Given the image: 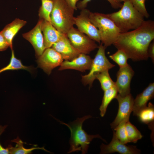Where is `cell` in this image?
<instances>
[{"label":"cell","mask_w":154,"mask_h":154,"mask_svg":"<svg viewBox=\"0 0 154 154\" xmlns=\"http://www.w3.org/2000/svg\"><path fill=\"white\" fill-rule=\"evenodd\" d=\"M90 11L85 8L81 10L80 14L74 17V25L78 29L91 39L99 43L101 38L98 29L91 21L89 15Z\"/></svg>","instance_id":"cell-8"},{"label":"cell","mask_w":154,"mask_h":154,"mask_svg":"<svg viewBox=\"0 0 154 154\" xmlns=\"http://www.w3.org/2000/svg\"><path fill=\"white\" fill-rule=\"evenodd\" d=\"M96 79L99 81L104 91L115 86V82L111 78L108 70H104L98 74L96 76Z\"/></svg>","instance_id":"cell-24"},{"label":"cell","mask_w":154,"mask_h":154,"mask_svg":"<svg viewBox=\"0 0 154 154\" xmlns=\"http://www.w3.org/2000/svg\"><path fill=\"white\" fill-rule=\"evenodd\" d=\"M104 94L99 109L100 115L102 117L105 115L108 106L111 101L116 98L118 92L115 86L104 91Z\"/></svg>","instance_id":"cell-20"},{"label":"cell","mask_w":154,"mask_h":154,"mask_svg":"<svg viewBox=\"0 0 154 154\" xmlns=\"http://www.w3.org/2000/svg\"><path fill=\"white\" fill-rule=\"evenodd\" d=\"M154 39V21L150 20L136 29L120 33L113 44L133 61L146 60L149 46Z\"/></svg>","instance_id":"cell-1"},{"label":"cell","mask_w":154,"mask_h":154,"mask_svg":"<svg viewBox=\"0 0 154 154\" xmlns=\"http://www.w3.org/2000/svg\"><path fill=\"white\" fill-rule=\"evenodd\" d=\"M128 121L125 120L121 122L114 130L117 139L122 143L125 144L129 143L125 127L126 123Z\"/></svg>","instance_id":"cell-27"},{"label":"cell","mask_w":154,"mask_h":154,"mask_svg":"<svg viewBox=\"0 0 154 154\" xmlns=\"http://www.w3.org/2000/svg\"><path fill=\"white\" fill-rule=\"evenodd\" d=\"M89 17L98 30L101 43L106 48L113 44L120 32L107 14L90 12Z\"/></svg>","instance_id":"cell-5"},{"label":"cell","mask_w":154,"mask_h":154,"mask_svg":"<svg viewBox=\"0 0 154 154\" xmlns=\"http://www.w3.org/2000/svg\"><path fill=\"white\" fill-rule=\"evenodd\" d=\"M134 74V72L129 64L124 67L119 68L116 74L115 86L119 94L125 96L130 94V84Z\"/></svg>","instance_id":"cell-11"},{"label":"cell","mask_w":154,"mask_h":154,"mask_svg":"<svg viewBox=\"0 0 154 154\" xmlns=\"http://www.w3.org/2000/svg\"><path fill=\"white\" fill-rule=\"evenodd\" d=\"M51 0L54 1V0Z\"/></svg>","instance_id":"cell-36"},{"label":"cell","mask_w":154,"mask_h":154,"mask_svg":"<svg viewBox=\"0 0 154 154\" xmlns=\"http://www.w3.org/2000/svg\"><path fill=\"white\" fill-rule=\"evenodd\" d=\"M66 35L72 45L81 53L88 54L99 47L95 41L73 27Z\"/></svg>","instance_id":"cell-7"},{"label":"cell","mask_w":154,"mask_h":154,"mask_svg":"<svg viewBox=\"0 0 154 154\" xmlns=\"http://www.w3.org/2000/svg\"><path fill=\"white\" fill-rule=\"evenodd\" d=\"M9 45L3 36L1 32H0V51L6 50Z\"/></svg>","instance_id":"cell-30"},{"label":"cell","mask_w":154,"mask_h":154,"mask_svg":"<svg viewBox=\"0 0 154 154\" xmlns=\"http://www.w3.org/2000/svg\"><path fill=\"white\" fill-rule=\"evenodd\" d=\"M7 127V125H5L4 126L2 125L0 126V135L5 131ZM9 154V153L8 147L6 148L3 147L0 143V154Z\"/></svg>","instance_id":"cell-31"},{"label":"cell","mask_w":154,"mask_h":154,"mask_svg":"<svg viewBox=\"0 0 154 154\" xmlns=\"http://www.w3.org/2000/svg\"><path fill=\"white\" fill-rule=\"evenodd\" d=\"M91 0H82L79 1L76 4V6L77 9L81 10L86 8L88 2ZM106 0L109 2L113 8L117 9L121 8L122 6V4L121 3L117 2L115 0Z\"/></svg>","instance_id":"cell-29"},{"label":"cell","mask_w":154,"mask_h":154,"mask_svg":"<svg viewBox=\"0 0 154 154\" xmlns=\"http://www.w3.org/2000/svg\"><path fill=\"white\" fill-rule=\"evenodd\" d=\"M91 117L89 115L86 116L78 118L68 123L58 120L61 124L67 126L70 131L71 136L69 140L70 147L68 153L78 151H81L83 154L87 153L90 142L94 138H100L106 142L99 135H89L83 129V122L85 120Z\"/></svg>","instance_id":"cell-2"},{"label":"cell","mask_w":154,"mask_h":154,"mask_svg":"<svg viewBox=\"0 0 154 154\" xmlns=\"http://www.w3.org/2000/svg\"><path fill=\"white\" fill-rule=\"evenodd\" d=\"M12 142L16 143L15 147H13L11 145L7 147L11 154H31L32 151L36 149H40L44 151L50 152L46 149L44 147H35L29 149L25 148L23 145L24 143L17 137L16 139L11 141Z\"/></svg>","instance_id":"cell-19"},{"label":"cell","mask_w":154,"mask_h":154,"mask_svg":"<svg viewBox=\"0 0 154 154\" xmlns=\"http://www.w3.org/2000/svg\"><path fill=\"white\" fill-rule=\"evenodd\" d=\"M52 47L65 60H71L81 53L72 45L66 34L54 44Z\"/></svg>","instance_id":"cell-14"},{"label":"cell","mask_w":154,"mask_h":154,"mask_svg":"<svg viewBox=\"0 0 154 154\" xmlns=\"http://www.w3.org/2000/svg\"><path fill=\"white\" fill-rule=\"evenodd\" d=\"M79 0H76L77 2Z\"/></svg>","instance_id":"cell-35"},{"label":"cell","mask_w":154,"mask_h":154,"mask_svg":"<svg viewBox=\"0 0 154 154\" xmlns=\"http://www.w3.org/2000/svg\"><path fill=\"white\" fill-rule=\"evenodd\" d=\"M112 139L108 145L102 143L100 146V154H106L118 152L121 154H139L140 151L135 146L126 145L120 141L113 130Z\"/></svg>","instance_id":"cell-12"},{"label":"cell","mask_w":154,"mask_h":154,"mask_svg":"<svg viewBox=\"0 0 154 154\" xmlns=\"http://www.w3.org/2000/svg\"><path fill=\"white\" fill-rule=\"evenodd\" d=\"M125 127L129 142L136 143L142 137L140 132L129 120L126 123Z\"/></svg>","instance_id":"cell-25"},{"label":"cell","mask_w":154,"mask_h":154,"mask_svg":"<svg viewBox=\"0 0 154 154\" xmlns=\"http://www.w3.org/2000/svg\"><path fill=\"white\" fill-rule=\"evenodd\" d=\"M116 98L118 102L119 108L117 115L110 124L111 128L114 130L121 122L129 120L131 113L133 111L134 100L131 94L123 97L118 94Z\"/></svg>","instance_id":"cell-10"},{"label":"cell","mask_w":154,"mask_h":154,"mask_svg":"<svg viewBox=\"0 0 154 154\" xmlns=\"http://www.w3.org/2000/svg\"><path fill=\"white\" fill-rule=\"evenodd\" d=\"M11 51V56L10 62L6 66L0 69V74L8 70L24 69L29 71H31V67L23 65L21 60L15 57L13 50H12Z\"/></svg>","instance_id":"cell-22"},{"label":"cell","mask_w":154,"mask_h":154,"mask_svg":"<svg viewBox=\"0 0 154 154\" xmlns=\"http://www.w3.org/2000/svg\"><path fill=\"white\" fill-rule=\"evenodd\" d=\"M41 29L45 49L50 48L65 34L58 31L51 22L43 19L41 23Z\"/></svg>","instance_id":"cell-16"},{"label":"cell","mask_w":154,"mask_h":154,"mask_svg":"<svg viewBox=\"0 0 154 154\" xmlns=\"http://www.w3.org/2000/svg\"><path fill=\"white\" fill-rule=\"evenodd\" d=\"M26 23V21L16 18L7 25L1 31L9 43L11 50L13 49V40L14 37Z\"/></svg>","instance_id":"cell-18"},{"label":"cell","mask_w":154,"mask_h":154,"mask_svg":"<svg viewBox=\"0 0 154 154\" xmlns=\"http://www.w3.org/2000/svg\"><path fill=\"white\" fill-rule=\"evenodd\" d=\"M42 19H40L35 27L29 31L23 34L24 38L29 42L34 47L36 56L38 58L46 49L41 29Z\"/></svg>","instance_id":"cell-13"},{"label":"cell","mask_w":154,"mask_h":154,"mask_svg":"<svg viewBox=\"0 0 154 154\" xmlns=\"http://www.w3.org/2000/svg\"><path fill=\"white\" fill-rule=\"evenodd\" d=\"M154 96V83H151L134 99L132 111L133 115L136 116L139 112L147 106L148 101L153 99Z\"/></svg>","instance_id":"cell-17"},{"label":"cell","mask_w":154,"mask_h":154,"mask_svg":"<svg viewBox=\"0 0 154 154\" xmlns=\"http://www.w3.org/2000/svg\"><path fill=\"white\" fill-rule=\"evenodd\" d=\"M115 0L117 2L121 3V2H124V1L127 0Z\"/></svg>","instance_id":"cell-34"},{"label":"cell","mask_w":154,"mask_h":154,"mask_svg":"<svg viewBox=\"0 0 154 154\" xmlns=\"http://www.w3.org/2000/svg\"><path fill=\"white\" fill-rule=\"evenodd\" d=\"M106 48L101 43L98 48V50L93 60L89 73L82 75V80L85 85L92 86L93 82L96 79V76L99 73L105 70H108L115 66L111 63L106 57L105 50Z\"/></svg>","instance_id":"cell-6"},{"label":"cell","mask_w":154,"mask_h":154,"mask_svg":"<svg viewBox=\"0 0 154 154\" xmlns=\"http://www.w3.org/2000/svg\"><path fill=\"white\" fill-rule=\"evenodd\" d=\"M41 1V5L39 8L38 13L40 19L51 22L50 15L53 9L54 1Z\"/></svg>","instance_id":"cell-23"},{"label":"cell","mask_w":154,"mask_h":154,"mask_svg":"<svg viewBox=\"0 0 154 154\" xmlns=\"http://www.w3.org/2000/svg\"><path fill=\"white\" fill-rule=\"evenodd\" d=\"M107 15L118 28L120 33L137 28L145 21L144 17L133 7L129 0L123 2L119 11Z\"/></svg>","instance_id":"cell-3"},{"label":"cell","mask_w":154,"mask_h":154,"mask_svg":"<svg viewBox=\"0 0 154 154\" xmlns=\"http://www.w3.org/2000/svg\"><path fill=\"white\" fill-rule=\"evenodd\" d=\"M147 54L149 57H150L153 62H154V42L150 44L147 50Z\"/></svg>","instance_id":"cell-32"},{"label":"cell","mask_w":154,"mask_h":154,"mask_svg":"<svg viewBox=\"0 0 154 154\" xmlns=\"http://www.w3.org/2000/svg\"><path fill=\"white\" fill-rule=\"evenodd\" d=\"M67 4L75 10L77 9L76 5L77 3L76 0H65Z\"/></svg>","instance_id":"cell-33"},{"label":"cell","mask_w":154,"mask_h":154,"mask_svg":"<svg viewBox=\"0 0 154 154\" xmlns=\"http://www.w3.org/2000/svg\"><path fill=\"white\" fill-rule=\"evenodd\" d=\"M53 1L51 23L58 31L66 35L74 25L75 10L65 0H54Z\"/></svg>","instance_id":"cell-4"},{"label":"cell","mask_w":154,"mask_h":154,"mask_svg":"<svg viewBox=\"0 0 154 154\" xmlns=\"http://www.w3.org/2000/svg\"><path fill=\"white\" fill-rule=\"evenodd\" d=\"M109 57L118 65L119 68L125 67L128 64L127 60L129 58L125 53L121 50L117 49L116 52L110 55Z\"/></svg>","instance_id":"cell-26"},{"label":"cell","mask_w":154,"mask_h":154,"mask_svg":"<svg viewBox=\"0 0 154 154\" xmlns=\"http://www.w3.org/2000/svg\"><path fill=\"white\" fill-rule=\"evenodd\" d=\"M133 7L142 15L146 18L150 16L147 11L145 2L146 0H129Z\"/></svg>","instance_id":"cell-28"},{"label":"cell","mask_w":154,"mask_h":154,"mask_svg":"<svg viewBox=\"0 0 154 154\" xmlns=\"http://www.w3.org/2000/svg\"><path fill=\"white\" fill-rule=\"evenodd\" d=\"M63 59L60 54L52 48H46L37 60L38 67L42 69L48 75L52 70L60 66Z\"/></svg>","instance_id":"cell-9"},{"label":"cell","mask_w":154,"mask_h":154,"mask_svg":"<svg viewBox=\"0 0 154 154\" xmlns=\"http://www.w3.org/2000/svg\"><path fill=\"white\" fill-rule=\"evenodd\" d=\"M136 116L142 122L151 125L153 124L154 120V106L149 102L147 106L141 109Z\"/></svg>","instance_id":"cell-21"},{"label":"cell","mask_w":154,"mask_h":154,"mask_svg":"<svg viewBox=\"0 0 154 154\" xmlns=\"http://www.w3.org/2000/svg\"><path fill=\"white\" fill-rule=\"evenodd\" d=\"M92 58L86 54L81 53L71 60L63 61L59 69V70L72 69L81 72L90 70L93 61Z\"/></svg>","instance_id":"cell-15"}]
</instances>
